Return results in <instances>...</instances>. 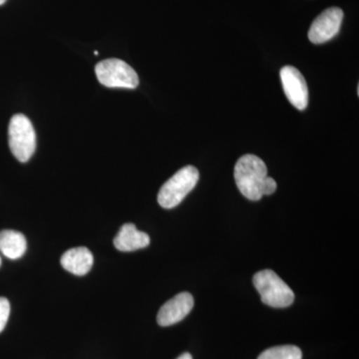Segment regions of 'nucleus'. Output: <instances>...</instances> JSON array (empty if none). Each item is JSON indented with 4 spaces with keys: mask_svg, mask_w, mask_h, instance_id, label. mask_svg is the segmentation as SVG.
<instances>
[{
    "mask_svg": "<svg viewBox=\"0 0 359 359\" xmlns=\"http://www.w3.org/2000/svg\"><path fill=\"white\" fill-rule=\"evenodd\" d=\"M268 168L261 158L248 154L238 160L235 166V181L240 192L250 201H259L264 196V184Z\"/></svg>",
    "mask_w": 359,
    "mask_h": 359,
    "instance_id": "f257e3e1",
    "label": "nucleus"
},
{
    "mask_svg": "<svg viewBox=\"0 0 359 359\" xmlns=\"http://www.w3.org/2000/svg\"><path fill=\"white\" fill-rule=\"evenodd\" d=\"M252 283L261 295L262 302L266 306L283 309L292 306L294 302V292L271 269L257 271Z\"/></svg>",
    "mask_w": 359,
    "mask_h": 359,
    "instance_id": "f03ea898",
    "label": "nucleus"
},
{
    "mask_svg": "<svg viewBox=\"0 0 359 359\" xmlns=\"http://www.w3.org/2000/svg\"><path fill=\"white\" fill-rule=\"evenodd\" d=\"M197 168L186 166L168 180L158 194V203L164 209H173L181 204L199 181Z\"/></svg>",
    "mask_w": 359,
    "mask_h": 359,
    "instance_id": "7ed1b4c3",
    "label": "nucleus"
},
{
    "mask_svg": "<svg viewBox=\"0 0 359 359\" xmlns=\"http://www.w3.org/2000/svg\"><path fill=\"white\" fill-rule=\"evenodd\" d=\"M8 144L11 153L21 163L30 160L36 150V134L32 121L23 114H15L9 122Z\"/></svg>",
    "mask_w": 359,
    "mask_h": 359,
    "instance_id": "20e7f679",
    "label": "nucleus"
},
{
    "mask_svg": "<svg viewBox=\"0 0 359 359\" xmlns=\"http://www.w3.org/2000/svg\"><path fill=\"white\" fill-rule=\"evenodd\" d=\"M97 79L108 88L135 89L139 85V76L125 61L117 58L100 61L95 67Z\"/></svg>",
    "mask_w": 359,
    "mask_h": 359,
    "instance_id": "39448f33",
    "label": "nucleus"
},
{
    "mask_svg": "<svg viewBox=\"0 0 359 359\" xmlns=\"http://www.w3.org/2000/svg\"><path fill=\"white\" fill-rule=\"evenodd\" d=\"M344 20V11L339 7H330L321 13L309 28V39L313 44H323L339 34Z\"/></svg>",
    "mask_w": 359,
    "mask_h": 359,
    "instance_id": "423d86ee",
    "label": "nucleus"
},
{
    "mask_svg": "<svg viewBox=\"0 0 359 359\" xmlns=\"http://www.w3.org/2000/svg\"><path fill=\"white\" fill-rule=\"evenodd\" d=\"M283 88L292 106L297 110H304L309 105V89L306 79L292 66H285L280 70Z\"/></svg>",
    "mask_w": 359,
    "mask_h": 359,
    "instance_id": "0eeeda50",
    "label": "nucleus"
},
{
    "mask_svg": "<svg viewBox=\"0 0 359 359\" xmlns=\"http://www.w3.org/2000/svg\"><path fill=\"white\" fill-rule=\"evenodd\" d=\"M194 308V297L189 292L175 295L160 309L157 316L158 325L170 327L176 325L191 313Z\"/></svg>",
    "mask_w": 359,
    "mask_h": 359,
    "instance_id": "6e6552de",
    "label": "nucleus"
},
{
    "mask_svg": "<svg viewBox=\"0 0 359 359\" xmlns=\"http://www.w3.org/2000/svg\"><path fill=\"white\" fill-rule=\"evenodd\" d=\"M113 243L120 252H134L148 247L150 237L148 233L139 231L134 224L129 223L123 224Z\"/></svg>",
    "mask_w": 359,
    "mask_h": 359,
    "instance_id": "1a4fd4ad",
    "label": "nucleus"
},
{
    "mask_svg": "<svg viewBox=\"0 0 359 359\" xmlns=\"http://www.w3.org/2000/svg\"><path fill=\"white\" fill-rule=\"evenodd\" d=\"M61 266L73 275L82 276L87 275L92 269L94 257L87 248L78 247L68 250L61 257Z\"/></svg>",
    "mask_w": 359,
    "mask_h": 359,
    "instance_id": "9d476101",
    "label": "nucleus"
},
{
    "mask_svg": "<svg viewBox=\"0 0 359 359\" xmlns=\"http://www.w3.org/2000/svg\"><path fill=\"white\" fill-rule=\"evenodd\" d=\"M27 250L23 233L13 230L0 231V252L11 259H20Z\"/></svg>",
    "mask_w": 359,
    "mask_h": 359,
    "instance_id": "9b49d317",
    "label": "nucleus"
},
{
    "mask_svg": "<svg viewBox=\"0 0 359 359\" xmlns=\"http://www.w3.org/2000/svg\"><path fill=\"white\" fill-rule=\"evenodd\" d=\"M301 348L295 346L271 347L264 351L257 359H302Z\"/></svg>",
    "mask_w": 359,
    "mask_h": 359,
    "instance_id": "f8f14e48",
    "label": "nucleus"
},
{
    "mask_svg": "<svg viewBox=\"0 0 359 359\" xmlns=\"http://www.w3.org/2000/svg\"><path fill=\"white\" fill-rule=\"evenodd\" d=\"M11 316V304L6 297H0V332H4Z\"/></svg>",
    "mask_w": 359,
    "mask_h": 359,
    "instance_id": "ddd939ff",
    "label": "nucleus"
},
{
    "mask_svg": "<svg viewBox=\"0 0 359 359\" xmlns=\"http://www.w3.org/2000/svg\"><path fill=\"white\" fill-rule=\"evenodd\" d=\"M276 182L271 177L268 176L266 180V184H264V196L271 195L276 192Z\"/></svg>",
    "mask_w": 359,
    "mask_h": 359,
    "instance_id": "4468645a",
    "label": "nucleus"
},
{
    "mask_svg": "<svg viewBox=\"0 0 359 359\" xmlns=\"http://www.w3.org/2000/svg\"><path fill=\"white\" fill-rule=\"evenodd\" d=\"M177 359H193V358L190 353H186L182 354V355L180 356V358H178Z\"/></svg>",
    "mask_w": 359,
    "mask_h": 359,
    "instance_id": "2eb2a0df",
    "label": "nucleus"
},
{
    "mask_svg": "<svg viewBox=\"0 0 359 359\" xmlns=\"http://www.w3.org/2000/svg\"><path fill=\"white\" fill-rule=\"evenodd\" d=\"M6 1L7 0H0V6H2V4H6Z\"/></svg>",
    "mask_w": 359,
    "mask_h": 359,
    "instance_id": "dca6fc26",
    "label": "nucleus"
},
{
    "mask_svg": "<svg viewBox=\"0 0 359 359\" xmlns=\"http://www.w3.org/2000/svg\"><path fill=\"white\" fill-rule=\"evenodd\" d=\"M0 266H1V257H0Z\"/></svg>",
    "mask_w": 359,
    "mask_h": 359,
    "instance_id": "f3484780",
    "label": "nucleus"
}]
</instances>
